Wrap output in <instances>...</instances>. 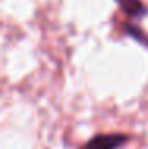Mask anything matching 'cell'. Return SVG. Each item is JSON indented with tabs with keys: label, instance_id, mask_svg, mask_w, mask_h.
Segmentation results:
<instances>
[{
	"label": "cell",
	"instance_id": "6da1fadb",
	"mask_svg": "<svg viewBox=\"0 0 148 149\" xmlns=\"http://www.w3.org/2000/svg\"><path fill=\"white\" fill-rule=\"evenodd\" d=\"M129 141L128 135L123 133H104V135H96L91 138L83 149H118L123 144Z\"/></svg>",
	"mask_w": 148,
	"mask_h": 149
},
{
	"label": "cell",
	"instance_id": "7a4b0ae2",
	"mask_svg": "<svg viewBox=\"0 0 148 149\" xmlns=\"http://www.w3.org/2000/svg\"><path fill=\"white\" fill-rule=\"evenodd\" d=\"M121 10L131 17H140L147 15V6L140 0H116Z\"/></svg>",
	"mask_w": 148,
	"mask_h": 149
}]
</instances>
